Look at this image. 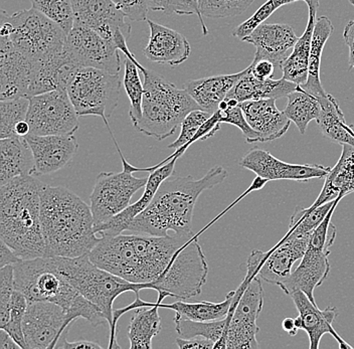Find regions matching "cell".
<instances>
[{
	"label": "cell",
	"mask_w": 354,
	"mask_h": 349,
	"mask_svg": "<svg viewBox=\"0 0 354 349\" xmlns=\"http://www.w3.org/2000/svg\"><path fill=\"white\" fill-rule=\"evenodd\" d=\"M100 238L88 255L91 261L126 281L180 300L198 296L207 282L209 265L194 233Z\"/></svg>",
	"instance_id": "obj_1"
},
{
	"label": "cell",
	"mask_w": 354,
	"mask_h": 349,
	"mask_svg": "<svg viewBox=\"0 0 354 349\" xmlns=\"http://www.w3.org/2000/svg\"><path fill=\"white\" fill-rule=\"evenodd\" d=\"M41 220L46 257L90 255L101 240L94 231L90 205L66 187L44 185Z\"/></svg>",
	"instance_id": "obj_2"
},
{
	"label": "cell",
	"mask_w": 354,
	"mask_h": 349,
	"mask_svg": "<svg viewBox=\"0 0 354 349\" xmlns=\"http://www.w3.org/2000/svg\"><path fill=\"white\" fill-rule=\"evenodd\" d=\"M227 178V170L216 167L201 180L190 176L167 178L150 205L132 220L128 231L156 237H166L169 231L177 235L192 234V216L199 196Z\"/></svg>",
	"instance_id": "obj_3"
},
{
	"label": "cell",
	"mask_w": 354,
	"mask_h": 349,
	"mask_svg": "<svg viewBox=\"0 0 354 349\" xmlns=\"http://www.w3.org/2000/svg\"><path fill=\"white\" fill-rule=\"evenodd\" d=\"M35 176L13 178L0 189V238L21 260L46 257L41 229V192Z\"/></svg>",
	"instance_id": "obj_4"
},
{
	"label": "cell",
	"mask_w": 354,
	"mask_h": 349,
	"mask_svg": "<svg viewBox=\"0 0 354 349\" xmlns=\"http://www.w3.org/2000/svg\"><path fill=\"white\" fill-rule=\"evenodd\" d=\"M15 266V290L28 302L50 301L59 305L71 324L79 318L99 326L108 322L99 307L86 299L55 270L52 257L22 260Z\"/></svg>",
	"instance_id": "obj_5"
},
{
	"label": "cell",
	"mask_w": 354,
	"mask_h": 349,
	"mask_svg": "<svg viewBox=\"0 0 354 349\" xmlns=\"http://www.w3.org/2000/svg\"><path fill=\"white\" fill-rule=\"evenodd\" d=\"M143 75L142 117L134 128L162 141L176 133L190 112L201 107L187 90L178 89L153 70H146Z\"/></svg>",
	"instance_id": "obj_6"
},
{
	"label": "cell",
	"mask_w": 354,
	"mask_h": 349,
	"mask_svg": "<svg viewBox=\"0 0 354 349\" xmlns=\"http://www.w3.org/2000/svg\"><path fill=\"white\" fill-rule=\"evenodd\" d=\"M55 270L82 296L99 307L113 326V305L121 294L144 290V285L134 284L104 270L91 261L88 255L77 258L52 257Z\"/></svg>",
	"instance_id": "obj_7"
},
{
	"label": "cell",
	"mask_w": 354,
	"mask_h": 349,
	"mask_svg": "<svg viewBox=\"0 0 354 349\" xmlns=\"http://www.w3.org/2000/svg\"><path fill=\"white\" fill-rule=\"evenodd\" d=\"M66 35L59 24L35 8L11 15L1 10L0 37H8L15 48L33 61L63 52Z\"/></svg>",
	"instance_id": "obj_8"
},
{
	"label": "cell",
	"mask_w": 354,
	"mask_h": 349,
	"mask_svg": "<svg viewBox=\"0 0 354 349\" xmlns=\"http://www.w3.org/2000/svg\"><path fill=\"white\" fill-rule=\"evenodd\" d=\"M256 264L247 262V275L238 289L229 314L223 339L214 348L256 349L259 348L257 334L260 332L257 320L264 306V289L257 276Z\"/></svg>",
	"instance_id": "obj_9"
},
{
	"label": "cell",
	"mask_w": 354,
	"mask_h": 349,
	"mask_svg": "<svg viewBox=\"0 0 354 349\" xmlns=\"http://www.w3.org/2000/svg\"><path fill=\"white\" fill-rule=\"evenodd\" d=\"M77 116H98L112 134L108 119L112 116L120 98L121 81L118 74L95 68H79L66 87Z\"/></svg>",
	"instance_id": "obj_10"
},
{
	"label": "cell",
	"mask_w": 354,
	"mask_h": 349,
	"mask_svg": "<svg viewBox=\"0 0 354 349\" xmlns=\"http://www.w3.org/2000/svg\"><path fill=\"white\" fill-rule=\"evenodd\" d=\"M336 207L337 205L333 207L319 227L312 234L308 248L297 269L292 272L286 281L279 286L287 295L291 296L296 291H303L316 304L314 291L323 284L330 272L328 257L337 235V229L332 224V216Z\"/></svg>",
	"instance_id": "obj_11"
},
{
	"label": "cell",
	"mask_w": 354,
	"mask_h": 349,
	"mask_svg": "<svg viewBox=\"0 0 354 349\" xmlns=\"http://www.w3.org/2000/svg\"><path fill=\"white\" fill-rule=\"evenodd\" d=\"M111 136L120 154L123 170L121 172H101L97 176L94 189L90 196L95 227L108 222L113 216L129 207L132 196L145 187L148 180V178H135L133 176L134 172H147L148 169H138L126 160L114 134H111Z\"/></svg>",
	"instance_id": "obj_12"
},
{
	"label": "cell",
	"mask_w": 354,
	"mask_h": 349,
	"mask_svg": "<svg viewBox=\"0 0 354 349\" xmlns=\"http://www.w3.org/2000/svg\"><path fill=\"white\" fill-rule=\"evenodd\" d=\"M74 12V26L96 30L114 44L126 57L140 65L128 48L131 26L113 0H71Z\"/></svg>",
	"instance_id": "obj_13"
},
{
	"label": "cell",
	"mask_w": 354,
	"mask_h": 349,
	"mask_svg": "<svg viewBox=\"0 0 354 349\" xmlns=\"http://www.w3.org/2000/svg\"><path fill=\"white\" fill-rule=\"evenodd\" d=\"M77 114L65 89L30 98L26 121L33 135H68L79 129Z\"/></svg>",
	"instance_id": "obj_14"
},
{
	"label": "cell",
	"mask_w": 354,
	"mask_h": 349,
	"mask_svg": "<svg viewBox=\"0 0 354 349\" xmlns=\"http://www.w3.org/2000/svg\"><path fill=\"white\" fill-rule=\"evenodd\" d=\"M66 52L79 68H95L119 74V50L109 39L92 28L74 26L66 35Z\"/></svg>",
	"instance_id": "obj_15"
},
{
	"label": "cell",
	"mask_w": 354,
	"mask_h": 349,
	"mask_svg": "<svg viewBox=\"0 0 354 349\" xmlns=\"http://www.w3.org/2000/svg\"><path fill=\"white\" fill-rule=\"evenodd\" d=\"M71 323L59 305L50 301L28 302L24 320V334L28 349L57 348L59 338Z\"/></svg>",
	"instance_id": "obj_16"
},
{
	"label": "cell",
	"mask_w": 354,
	"mask_h": 349,
	"mask_svg": "<svg viewBox=\"0 0 354 349\" xmlns=\"http://www.w3.org/2000/svg\"><path fill=\"white\" fill-rule=\"evenodd\" d=\"M241 167L251 170L268 181L294 180L306 182L314 178H326L331 167L319 164H292L272 155L269 151L254 147L240 161Z\"/></svg>",
	"instance_id": "obj_17"
},
{
	"label": "cell",
	"mask_w": 354,
	"mask_h": 349,
	"mask_svg": "<svg viewBox=\"0 0 354 349\" xmlns=\"http://www.w3.org/2000/svg\"><path fill=\"white\" fill-rule=\"evenodd\" d=\"M160 307L155 302L143 301L136 294V299L133 303L124 308L114 310L113 326L110 328L109 348H120L117 343V323L122 315L128 311L135 310L128 330V338L131 349H150L152 340L161 330V317L159 315Z\"/></svg>",
	"instance_id": "obj_18"
},
{
	"label": "cell",
	"mask_w": 354,
	"mask_h": 349,
	"mask_svg": "<svg viewBox=\"0 0 354 349\" xmlns=\"http://www.w3.org/2000/svg\"><path fill=\"white\" fill-rule=\"evenodd\" d=\"M35 62L17 50L6 37H0V99L28 98Z\"/></svg>",
	"instance_id": "obj_19"
},
{
	"label": "cell",
	"mask_w": 354,
	"mask_h": 349,
	"mask_svg": "<svg viewBox=\"0 0 354 349\" xmlns=\"http://www.w3.org/2000/svg\"><path fill=\"white\" fill-rule=\"evenodd\" d=\"M311 235L289 231L272 251L265 253L257 276L272 285L280 286L291 275L292 268L304 256Z\"/></svg>",
	"instance_id": "obj_20"
},
{
	"label": "cell",
	"mask_w": 354,
	"mask_h": 349,
	"mask_svg": "<svg viewBox=\"0 0 354 349\" xmlns=\"http://www.w3.org/2000/svg\"><path fill=\"white\" fill-rule=\"evenodd\" d=\"M35 159L33 176H48L66 167L76 155L77 141L74 134L68 135L26 136Z\"/></svg>",
	"instance_id": "obj_21"
},
{
	"label": "cell",
	"mask_w": 354,
	"mask_h": 349,
	"mask_svg": "<svg viewBox=\"0 0 354 349\" xmlns=\"http://www.w3.org/2000/svg\"><path fill=\"white\" fill-rule=\"evenodd\" d=\"M291 298L299 313L298 317L295 318V326L298 329L306 331L310 340V349L319 348L321 338L325 334L332 335L338 342L339 348H353L340 337L332 326L338 315L336 307L329 306L321 310L303 291H296L292 294Z\"/></svg>",
	"instance_id": "obj_22"
},
{
	"label": "cell",
	"mask_w": 354,
	"mask_h": 349,
	"mask_svg": "<svg viewBox=\"0 0 354 349\" xmlns=\"http://www.w3.org/2000/svg\"><path fill=\"white\" fill-rule=\"evenodd\" d=\"M183 154V152L176 149V152H174V158L170 159L165 164L157 167L153 171L150 172L142 196L136 202L126 207L120 214L113 216L108 222L104 223V224L100 225L98 227H95V233L97 235L101 236V237H106V236L115 237V236L120 235L123 232L128 231V227H129L132 220L139 214L142 213L144 209L152 202L155 194H156L157 191L160 187L161 183L172 176L177 159L180 158Z\"/></svg>",
	"instance_id": "obj_23"
},
{
	"label": "cell",
	"mask_w": 354,
	"mask_h": 349,
	"mask_svg": "<svg viewBox=\"0 0 354 349\" xmlns=\"http://www.w3.org/2000/svg\"><path fill=\"white\" fill-rule=\"evenodd\" d=\"M243 41L256 46L254 59H268L277 68L282 70L283 65L293 50L298 37L292 26L286 23H262L253 32L243 37Z\"/></svg>",
	"instance_id": "obj_24"
},
{
	"label": "cell",
	"mask_w": 354,
	"mask_h": 349,
	"mask_svg": "<svg viewBox=\"0 0 354 349\" xmlns=\"http://www.w3.org/2000/svg\"><path fill=\"white\" fill-rule=\"evenodd\" d=\"M150 28L148 45L144 48V56L150 62L165 64L171 67L181 65L189 57L192 46L187 37L161 24L147 19Z\"/></svg>",
	"instance_id": "obj_25"
},
{
	"label": "cell",
	"mask_w": 354,
	"mask_h": 349,
	"mask_svg": "<svg viewBox=\"0 0 354 349\" xmlns=\"http://www.w3.org/2000/svg\"><path fill=\"white\" fill-rule=\"evenodd\" d=\"M250 126L260 135V142H271L287 133L291 120L276 106L275 99L240 103Z\"/></svg>",
	"instance_id": "obj_26"
},
{
	"label": "cell",
	"mask_w": 354,
	"mask_h": 349,
	"mask_svg": "<svg viewBox=\"0 0 354 349\" xmlns=\"http://www.w3.org/2000/svg\"><path fill=\"white\" fill-rule=\"evenodd\" d=\"M35 159L26 137L13 136L0 140V185L19 176H32Z\"/></svg>",
	"instance_id": "obj_27"
},
{
	"label": "cell",
	"mask_w": 354,
	"mask_h": 349,
	"mask_svg": "<svg viewBox=\"0 0 354 349\" xmlns=\"http://www.w3.org/2000/svg\"><path fill=\"white\" fill-rule=\"evenodd\" d=\"M245 72L247 68L236 74L192 79L185 85V89L198 104L201 110L214 114L218 111L221 102L227 98L230 91L240 81Z\"/></svg>",
	"instance_id": "obj_28"
},
{
	"label": "cell",
	"mask_w": 354,
	"mask_h": 349,
	"mask_svg": "<svg viewBox=\"0 0 354 349\" xmlns=\"http://www.w3.org/2000/svg\"><path fill=\"white\" fill-rule=\"evenodd\" d=\"M300 86L293 82L282 78L280 79H268L261 81L254 78L250 72V66L247 72L240 81L230 91L227 98L236 99L239 103L245 101L264 100V99H280L298 89Z\"/></svg>",
	"instance_id": "obj_29"
},
{
	"label": "cell",
	"mask_w": 354,
	"mask_h": 349,
	"mask_svg": "<svg viewBox=\"0 0 354 349\" xmlns=\"http://www.w3.org/2000/svg\"><path fill=\"white\" fill-rule=\"evenodd\" d=\"M354 192V147L342 145V153L335 167L325 178L324 185L317 200L310 209L344 198Z\"/></svg>",
	"instance_id": "obj_30"
},
{
	"label": "cell",
	"mask_w": 354,
	"mask_h": 349,
	"mask_svg": "<svg viewBox=\"0 0 354 349\" xmlns=\"http://www.w3.org/2000/svg\"><path fill=\"white\" fill-rule=\"evenodd\" d=\"M320 0H314L309 4V19L305 32L298 37L291 54L288 57L282 67L283 78L293 82L299 86L306 84L308 79L310 50L314 28L317 21V10Z\"/></svg>",
	"instance_id": "obj_31"
},
{
	"label": "cell",
	"mask_w": 354,
	"mask_h": 349,
	"mask_svg": "<svg viewBox=\"0 0 354 349\" xmlns=\"http://www.w3.org/2000/svg\"><path fill=\"white\" fill-rule=\"evenodd\" d=\"M317 99L321 105V112L316 121L323 135L337 144L354 147V131L351 124H347L336 99L328 93L326 96Z\"/></svg>",
	"instance_id": "obj_32"
},
{
	"label": "cell",
	"mask_w": 354,
	"mask_h": 349,
	"mask_svg": "<svg viewBox=\"0 0 354 349\" xmlns=\"http://www.w3.org/2000/svg\"><path fill=\"white\" fill-rule=\"evenodd\" d=\"M234 296V291H231L227 294L225 299L218 303L209 301L189 303V302H183L178 299V301L174 302V303L163 304V300L168 297L167 294L158 292V299L155 304L158 305L160 309H171L176 315L185 318V319L194 320V321H212V320L223 319L229 314Z\"/></svg>",
	"instance_id": "obj_33"
},
{
	"label": "cell",
	"mask_w": 354,
	"mask_h": 349,
	"mask_svg": "<svg viewBox=\"0 0 354 349\" xmlns=\"http://www.w3.org/2000/svg\"><path fill=\"white\" fill-rule=\"evenodd\" d=\"M333 24L327 17H318L314 28L310 50L308 79L306 84L301 86L305 91L317 97L326 96L327 92L323 88L320 79L321 59L327 41L333 32Z\"/></svg>",
	"instance_id": "obj_34"
},
{
	"label": "cell",
	"mask_w": 354,
	"mask_h": 349,
	"mask_svg": "<svg viewBox=\"0 0 354 349\" xmlns=\"http://www.w3.org/2000/svg\"><path fill=\"white\" fill-rule=\"evenodd\" d=\"M288 104L284 112L288 118L298 128L301 134H305L309 123L317 120L321 112V105L317 97L299 87L288 95Z\"/></svg>",
	"instance_id": "obj_35"
},
{
	"label": "cell",
	"mask_w": 354,
	"mask_h": 349,
	"mask_svg": "<svg viewBox=\"0 0 354 349\" xmlns=\"http://www.w3.org/2000/svg\"><path fill=\"white\" fill-rule=\"evenodd\" d=\"M176 330L179 337H205L218 344L225 335L227 326V317L212 321H194L176 315L174 317ZM214 344V346H216Z\"/></svg>",
	"instance_id": "obj_36"
},
{
	"label": "cell",
	"mask_w": 354,
	"mask_h": 349,
	"mask_svg": "<svg viewBox=\"0 0 354 349\" xmlns=\"http://www.w3.org/2000/svg\"><path fill=\"white\" fill-rule=\"evenodd\" d=\"M139 68L131 59L126 57L125 72H124L123 85L126 94L129 98L131 108L129 110V116L133 126L142 117V105L144 97V84L141 82L138 73Z\"/></svg>",
	"instance_id": "obj_37"
},
{
	"label": "cell",
	"mask_w": 354,
	"mask_h": 349,
	"mask_svg": "<svg viewBox=\"0 0 354 349\" xmlns=\"http://www.w3.org/2000/svg\"><path fill=\"white\" fill-rule=\"evenodd\" d=\"M28 108L30 98L26 97L0 101V139L17 136L15 127L26 120Z\"/></svg>",
	"instance_id": "obj_38"
},
{
	"label": "cell",
	"mask_w": 354,
	"mask_h": 349,
	"mask_svg": "<svg viewBox=\"0 0 354 349\" xmlns=\"http://www.w3.org/2000/svg\"><path fill=\"white\" fill-rule=\"evenodd\" d=\"M32 8L59 24L66 35L74 28V12L71 0H32Z\"/></svg>",
	"instance_id": "obj_39"
},
{
	"label": "cell",
	"mask_w": 354,
	"mask_h": 349,
	"mask_svg": "<svg viewBox=\"0 0 354 349\" xmlns=\"http://www.w3.org/2000/svg\"><path fill=\"white\" fill-rule=\"evenodd\" d=\"M256 0H198L203 17L225 19L245 12Z\"/></svg>",
	"instance_id": "obj_40"
},
{
	"label": "cell",
	"mask_w": 354,
	"mask_h": 349,
	"mask_svg": "<svg viewBox=\"0 0 354 349\" xmlns=\"http://www.w3.org/2000/svg\"><path fill=\"white\" fill-rule=\"evenodd\" d=\"M28 305V301L26 296L21 291L15 290L11 301L8 323L2 327V329L8 331L11 337L15 338V341L22 349H28L24 334V320Z\"/></svg>",
	"instance_id": "obj_41"
},
{
	"label": "cell",
	"mask_w": 354,
	"mask_h": 349,
	"mask_svg": "<svg viewBox=\"0 0 354 349\" xmlns=\"http://www.w3.org/2000/svg\"><path fill=\"white\" fill-rule=\"evenodd\" d=\"M296 1H300V0H268L250 19L241 23L238 28H234L232 35L242 41L243 37L251 34L254 28H258L260 24L264 23L277 10L286 4ZM302 1L306 2L307 6H309L314 0H302Z\"/></svg>",
	"instance_id": "obj_42"
},
{
	"label": "cell",
	"mask_w": 354,
	"mask_h": 349,
	"mask_svg": "<svg viewBox=\"0 0 354 349\" xmlns=\"http://www.w3.org/2000/svg\"><path fill=\"white\" fill-rule=\"evenodd\" d=\"M212 116V113L203 111L201 109L190 112L181 123L180 134H179L178 138L174 143L168 145V148H174L176 150L181 147L188 148L190 145L194 144V139L198 130Z\"/></svg>",
	"instance_id": "obj_43"
},
{
	"label": "cell",
	"mask_w": 354,
	"mask_h": 349,
	"mask_svg": "<svg viewBox=\"0 0 354 349\" xmlns=\"http://www.w3.org/2000/svg\"><path fill=\"white\" fill-rule=\"evenodd\" d=\"M15 291V266L8 265L0 269V328L8 323Z\"/></svg>",
	"instance_id": "obj_44"
},
{
	"label": "cell",
	"mask_w": 354,
	"mask_h": 349,
	"mask_svg": "<svg viewBox=\"0 0 354 349\" xmlns=\"http://www.w3.org/2000/svg\"><path fill=\"white\" fill-rule=\"evenodd\" d=\"M218 112L220 114L221 123L238 127L243 132V135L245 136L248 143L260 142V135L248 123L240 104L236 106H230L227 103V109L218 110Z\"/></svg>",
	"instance_id": "obj_45"
},
{
	"label": "cell",
	"mask_w": 354,
	"mask_h": 349,
	"mask_svg": "<svg viewBox=\"0 0 354 349\" xmlns=\"http://www.w3.org/2000/svg\"><path fill=\"white\" fill-rule=\"evenodd\" d=\"M117 8L130 21H147L150 10L149 0H113Z\"/></svg>",
	"instance_id": "obj_46"
},
{
	"label": "cell",
	"mask_w": 354,
	"mask_h": 349,
	"mask_svg": "<svg viewBox=\"0 0 354 349\" xmlns=\"http://www.w3.org/2000/svg\"><path fill=\"white\" fill-rule=\"evenodd\" d=\"M165 15H196L201 21V26H203V35L209 34L207 26L203 19V15L199 12L198 0H167V6H166Z\"/></svg>",
	"instance_id": "obj_47"
},
{
	"label": "cell",
	"mask_w": 354,
	"mask_h": 349,
	"mask_svg": "<svg viewBox=\"0 0 354 349\" xmlns=\"http://www.w3.org/2000/svg\"><path fill=\"white\" fill-rule=\"evenodd\" d=\"M276 66L272 62L268 59H253L250 65V72L254 78L265 81V79H271L276 70Z\"/></svg>",
	"instance_id": "obj_48"
},
{
	"label": "cell",
	"mask_w": 354,
	"mask_h": 349,
	"mask_svg": "<svg viewBox=\"0 0 354 349\" xmlns=\"http://www.w3.org/2000/svg\"><path fill=\"white\" fill-rule=\"evenodd\" d=\"M176 344L180 349H212L214 342L207 338L198 337L192 338H176Z\"/></svg>",
	"instance_id": "obj_49"
},
{
	"label": "cell",
	"mask_w": 354,
	"mask_h": 349,
	"mask_svg": "<svg viewBox=\"0 0 354 349\" xmlns=\"http://www.w3.org/2000/svg\"><path fill=\"white\" fill-rule=\"evenodd\" d=\"M22 261L13 249L10 248L3 240H0V269L8 265H15Z\"/></svg>",
	"instance_id": "obj_50"
},
{
	"label": "cell",
	"mask_w": 354,
	"mask_h": 349,
	"mask_svg": "<svg viewBox=\"0 0 354 349\" xmlns=\"http://www.w3.org/2000/svg\"><path fill=\"white\" fill-rule=\"evenodd\" d=\"M343 39L349 48V70H351L354 68V19L345 26Z\"/></svg>",
	"instance_id": "obj_51"
},
{
	"label": "cell",
	"mask_w": 354,
	"mask_h": 349,
	"mask_svg": "<svg viewBox=\"0 0 354 349\" xmlns=\"http://www.w3.org/2000/svg\"><path fill=\"white\" fill-rule=\"evenodd\" d=\"M61 349H97L102 348L97 342L88 341V340H81V341L68 342V340L65 339L64 344L59 346Z\"/></svg>",
	"instance_id": "obj_52"
},
{
	"label": "cell",
	"mask_w": 354,
	"mask_h": 349,
	"mask_svg": "<svg viewBox=\"0 0 354 349\" xmlns=\"http://www.w3.org/2000/svg\"><path fill=\"white\" fill-rule=\"evenodd\" d=\"M0 349H22L8 331L0 329Z\"/></svg>",
	"instance_id": "obj_53"
},
{
	"label": "cell",
	"mask_w": 354,
	"mask_h": 349,
	"mask_svg": "<svg viewBox=\"0 0 354 349\" xmlns=\"http://www.w3.org/2000/svg\"><path fill=\"white\" fill-rule=\"evenodd\" d=\"M282 327L285 331L289 333L290 337H295L299 329L295 326V319L291 317L285 318L282 322Z\"/></svg>",
	"instance_id": "obj_54"
},
{
	"label": "cell",
	"mask_w": 354,
	"mask_h": 349,
	"mask_svg": "<svg viewBox=\"0 0 354 349\" xmlns=\"http://www.w3.org/2000/svg\"><path fill=\"white\" fill-rule=\"evenodd\" d=\"M15 132L17 136L26 137L30 134V126L28 121L24 120L19 122L15 127Z\"/></svg>",
	"instance_id": "obj_55"
},
{
	"label": "cell",
	"mask_w": 354,
	"mask_h": 349,
	"mask_svg": "<svg viewBox=\"0 0 354 349\" xmlns=\"http://www.w3.org/2000/svg\"><path fill=\"white\" fill-rule=\"evenodd\" d=\"M349 1H351V3L354 6V0H349Z\"/></svg>",
	"instance_id": "obj_56"
}]
</instances>
